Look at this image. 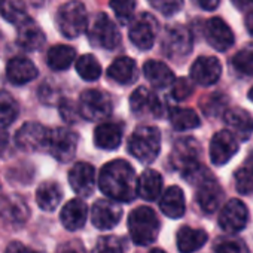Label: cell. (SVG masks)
<instances>
[{"label":"cell","instance_id":"1","mask_svg":"<svg viewBox=\"0 0 253 253\" xmlns=\"http://www.w3.org/2000/svg\"><path fill=\"white\" fill-rule=\"evenodd\" d=\"M100 191L113 201L130 203L137 197V177L130 163L113 160L98 174Z\"/></svg>","mask_w":253,"mask_h":253},{"label":"cell","instance_id":"2","mask_svg":"<svg viewBox=\"0 0 253 253\" xmlns=\"http://www.w3.org/2000/svg\"><path fill=\"white\" fill-rule=\"evenodd\" d=\"M128 231L137 246H149L158 237L160 219L151 207L140 206L128 216Z\"/></svg>","mask_w":253,"mask_h":253},{"label":"cell","instance_id":"3","mask_svg":"<svg viewBox=\"0 0 253 253\" xmlns=\"http://www.w3.org/2000/svg\"><path fill=\"white\" fill-rule=\"evenodd\" d=\"M130 154L140 163L149 164L157 160L161 151V133L157 126H139L128 140Z\"/></svg>","mask_w":253,"mask_h":253},{"label":"cell","instance_id":"4","mask_svg":"<svg viewBox=\"0 0 253 253\" xmlns=\"http://www.w3.org/2000/svg\"><path fill=\"white\" fill-rule=\"evenodd\" d=\"M57 26L61 35L67 39H75L86 30V9L85 6L72 0L64 3L57 14Z\"/></svg>","mask_w":253,"mask_h":253},{"label":"cell","instance_id":"5","mask_svg":"<svg viewBox=\"0 0 253 253\" xmlns=\"http://www.w3.org/2000/svg\"><path fill=\"white\" fill-rule=\"evenodd\" d=\"M88 39L92 46L113 51L121 43V33L106 14H97L88 29Z\"/></svg>","mask_w":253,"mask_h":253},{"label":"cell","instance_id":"6","mask_svg":"<svg viewBox=\"0 0 253 253\" xmlns=\"http://www.w3.org/2000/svg\"><path fill=\"white\" fill-rule=\"evenodd\" d=\"M79 113L88 121H103L112 113V101L103 91L86 89L81 95Z\"/></svg>","mask_w":253,"mask_h":253},{"label":"cell","instance_id":"7","mask_svg":"<svg viewBox=\"0 0 253 253\" xmlns=\"http://www.w3.org/2000/svg\"><path fill=\"white\" fill-rule=\"evenodd\" d=\"M164 54L174 61L183 60L192 51V35L183 26H173L166 32L163 39Z\"/></svg>","mask_w":253,"mask_h":253},{"label":"cell","instance_id":"8","mask_svg":"<svg viewBox=\"0 0 253 253\" xmlns=\"http://www.w3.org/2000/svg\"><path fill=\"white\" fill-rule=\"evenodd\" d=\"M130 41L140 51H149L158 35V23L151 14L139 15L130 26Z\"/></svg>","mask_w":253,"mask_h":253},{"label":"cell","instance_id":"9","mask_svg":"<svg viewBox=\"0 0 253 253\" xmlns=\"http://www.w3.org/2000/svg\"><path fill=\"white\" fill-rule=\"evenodd\" d=\"M78 148V134L67 130V128H55L49 131V140H48V151L51 155L61 161L67 163L70 161Z\"/></svg>","mask_w":253,"mask_h":253},{"label":"cell","instance_id":"10","mask_svg":"<svg viewBox=\"0 0 253 253\" xmlns=\"http://www.w3.org/2000/svg\"><path fill=\"white\" fill-rule=\"evenodd\" d=\"M49 131L38 122H27L15 134V143L21 151H42L48 148Z\"/></svg>","mask_w":253,"mask_h":253},{"label":"cell","instance_id":"11","mask_svg":"<svg viewBox=\"0 0 253 253\" xmlns=\"http://www.w3.org/2000/svg\"><path fill=\"white\" fill-rule=\"evenodd\" d=\"M249 222V210L240 200H229L219 213V225L228 234H237L246 228Z\"/></svg>","mask_w":253,"mask_h":253},{"label":"cell","instance_id":"12","mask_svg":"<svg viewBox=\"0 0 253 253\" xmlns=\"http://www.w3.org/2000/svg\"><path fill=\"white\" fill-rule=\"evenodd\" d=\"M201 148L194 137H183L176 142L171 152V164L180 171H186L191 167L200 164Z\"/></svg>","mask_w":253,"mask_h":253},{"label":"cell","instance_id":"13","mask_svg":"<svg viewBox=\"0 0 253 253\" xmlns=\"http://www.w3.org/2000/svg\"><path fill=\"white\" fill-rule=\"evenodd\" d=\"M204 36L209 45L219 52L228 51L235 42V36L231 27L222 18H217V17H213L206 23Z\"/></svg>","mask_w":253,"mask_h":253},{"label":"cell","instance_id":"14","mask_svg":"<svg viewBox=\"0 0 253 253\" xmlns=\"http://www.w3.org/2000/svg\"><path fill=\"white\" fill-rule=\"evenodd\" d=\"M195 186H197L195 198H197V204L200 206V209L207 214L214 213L219 209L222 198H223V191L219 182L210 174L209 177H206Z\"/></svg>","mask_w":253,"mask_h":253},{"label":"cell","instance_id":"15","mask_svg":"<svg viewBox=\"0 0 253 253\" xmlns=\"http://www.w3.org/2000/svg\"><path fill=\"white\" fill-rule=\"evenodd\" d=\"M237 152H238V142L231 131L222 130L211 137L210 160L214 166L226 164Z\"/></svg>","mask_w":253,"mask_h":253},{"label":"cell","instance_id":"16","mask_svg":"<svg viewBox=\"0 0 253 253\" xmlns=\"http://www.w3.org/2000/svg\"><path fill=\"white\" fill-rule=\"evenodd\" d=\"M122 217V209L112 200H98L91 210V222L95 228L107 231L115 228Z\"/></svg>","mask_w":253,"mask_h":253},{"label":"cell","instance_id":"17","mask_svg":"<svg viewBox=\"0 0 253 253\" xmlns=\"http://www.w3.org/2000/svg\"><path fill=\"white\" fill-rule=\"evenodd\" d=\"M222 76V66L216 57H198L191 67V78L201 86L214 85Z\"/></svg>","mask_w":253,"mask_h":253},{"label":"cell","instance_id":"18","mask_svg":"<svg viewBox=\"0 0 253 253\" xmlns=\"http://www.w3.org/2000/svg\"><path fill=\"white\" fill-rule=\"evenodd\" d=\"M69 183L81 197H89L95 189V170L88 163H76L69 171Z\"/></svg>","mask_w":253,"mask_h":253},{"label":"cell","instance_id":"19","mask_svg":"<svg viewBox=\"0 0 253 253\" xmlns=\"http://www.w3.org/2000/svg\"><path fill=\"white\" fill-rule=\"evenodd\" d=\"M223 119H225V124L228 125V128L231 130V133L240 140H249L252 137L253 116L247 110L241 107L229 109L225 112Z\"/></svg>","mask_w":253,"mask_h":253},{"label":"cell","instance_id":"20","mask_svg":"<svg viewBox=\"0 0 253 253\" xmlns=\"http://www.w3.org/2000/svg\"><path fill=\"white\" fill-rule=\"evenodd\" d=\"M17 42L26 51H39L45 45V33L32 18L27 17L18 24Z\"/></svg>","mask_w":253,"mask_h":253},{"label":"cell","instance_id":"21","mask_svg":"<svg viewBox=\"0 0 253 253\" xmlns=\"http://www.w3.org/2000/svg\"><path fill=\"white\" fill-rule=\"evenodd\" d=\"M130 106L131 110L136 115H152V116H160L163 112L161 101L158 97L148 88L140 86L137 88L131 97H130Z\"/></svg>","mask_w":253,"mask_h":253},{"label":"cell","instance_id":"22","mask_svg":"<svg viewBox=\"0 0 253 253\" xmlns=\"http://www.w3.org/2000/svg\"><path fill=\"white\" fill-rule=\"evenodd\" d=\"M86 217H88V206L81 198H75L66 203L60 213L61 223L69 231H78L84 228Z\"/></svg>","mask_w":253,"mask_h":253},{"label":"cell","instance_id":"23","mask_svg":"<svg viewBox=\"0 0 253 253\" xmlns=\"http://www.w3.org/2000/svg\"><path fill=\"white\" fill-rule=\"evenodd\" d=\"M0 217L14 226L23 225L29 219V207L20 197L0 198Z\"/></svg>","mask_w":253,"mask_h":253},{"label":"cell","instance_id":"24","mask_svg":"<svg viewBox=\"0 0 253 253\" xmlns=\"http://www.w3.org/2000/svg\"><path fill=\"white\" fill-rule=\"evenodd\" d=\"M6 76L12 84L24 85L38 76V67L26 57H14L8 63Z\"/></svg>","mask_w":253,"mask_h":253},{"label":"cell","instance_id":"25","mask_svg":"<svg viewBox=\"0 0 253 253\" xmlns=\"http://www.w3.org/2000/svg\"><path fill=\"white\" fill-rule=\"evenodd\" d=\"M160 209L161 211L171 217V219H179L185 214L186 210V203H185V194L179 186H170L166 189L160 200Z\"/></svg>","mask_w":253,"mask_h":253},{"label":"cell","instance_id":"26","mask_svg":"<svg viewBox=\"0 0 253 253\" xmlns=\"http://www.w3.org/2000/svg\"><path fill=\"white\" fill-rule=\"evenodd\" d=\"M107 75L112 81L121 85L133 84L137 79L136 61L131 60L130 57H119L110 64V67L107 69Z\"/></svg>","mask_w":253,"mask_h":253},{"label":"cell","instance_id":"27","mask_svg":"<svg viewBox=\"0 0 253 253\" xmlns=\"http://www.w3.org/2000/svg\"><path fill=\"white\" fill-rule=\"evenodd\" d=\"M163 191V176L155 170H145L137 179V195L146 201H155Z\"/></svg>","mask_w":253,"mask_h":253},{"label":"cell","instance_id":"28","mask_svg":"<svg viewBox=\"0 0 253 253\" xmlns=\"http://www.w3.org/2000/svg\"><path fill=\"white\" fill-rule=\"evenodd\" d=\"M122 140V130L118 124L103 122L94 131V142L95 146L106 151H113L121 145Z\"/></svg>","mask_w":253,"mask_h":253},{"label":"cell","instance_id":"29","mask_svg":"<svg viewBox=\"0 0 253 253\" xmlns=\"http://www.w3.org/2000/svg\"><path fill=\"white\" fill-rule=\"evenodd\" d=\"M207 232L191 226H182L177 232V249L180 253H194L207 243Z\"/></svg>","mask_w":253,"mask_h":253},{"label":"cell","instance_id":"30","mask_svg":"<svg viewBox=\"0 0 253 253\" xmlns=\"http://www.w3.org/2000/svg\"><path fill=\"white\" fill-rule=\"evenodd\" d=\"M143 73H145L146 79L155 88H167L174 81V75H173L171 69L167 64H164L161 61H155V60H149L145 63Z\"/></svg>","mask_w":253,"mask_h":253},{"label":"cell","instance_id":"31","mask_svg":"<svg viewBox=\"0 0 253 253\" xmlns=\"http://www.w3.org/2000/svg\"><path fill=\"white\" fill-rule=\"evenodd\" d=\"M61 197H63L61 188L55 182H43L38 188V191H36L38 206L43 211H52V210H55L58 207L60 201H61Z\"/></svg>","mask_w":253,"mask_h":253},{"label":"cell","instance_id":"32","mask_svg":"<svg viewBox=\"0 0 253 253\" xmlns=\"http://www.w3.org/2000/svg\"><path fill=\"white\" fill-rule=\"evenodd\" d=\"M170 122L179 131L194 130L201 124L197 112L189 107H173L170 112Z\"/></svg>","mask_w":253,"mask_h":253},{"label":"cell","instance_id":"33","mask_svg":"<svg viewBox=\"0 0 253 253\" xmlns=\"http://www.w3.org/2000/svg\"><path fill=\"white\" fill-rule=\"evenodd\" d=\"M76 57V51L67 45H55L48 52V66L52 70H67Z\"/></svg>","mask_w":253,"mask_h":253},{"label":"cell","instance_id":"34","mask_svg":"<svg viewBox=\"0 0 253 253\" xmlns=\"http://www.w3.org/2000/svg\"><path fill=\"white\" fill-rule=\"evenodd\" d=\"M234 179H235V188L241 195L253 194V152L238 167V170L234 174Z\"/></svg>","mask_w":253,"mask_h":253},{"label":"cell","instance_id":"35","mask_svg":"<svg viewBox=\"0 0 253 253\" xmlns=\"http://www.w3.org/2000/svg\"><path fill=\"white\" fill-rule=\"evenodd\" d=\"M20 113L17 100L6 91H0V128L9 126Z\"/></svg>","mask_w":253,"mask_h":253},{"label":"cell","instance_id":"36","mask_svg":"<svg viewBox=\"0 0 253 253\" xmlns=\"http://www.w3.org/2000/svg\"><path fill=\"white\" fill-rule=\"evenodd\" d=\"M232 67L243 76H253V43H247L232 57Z\"/></svg>","mask_w":253,"mask_h":253},{"label":"cell","instance_id":"37","mask_svg":"<svg viewBox=\"0 0 253 253\" xmlns=\"http://www.w3.org/2000/svg\"><path fill=\"white\" fill-rule=\"evenodd\" d=\"M76 72L85 81H97L101 75V66L94 55L85 54L76 61Z\"/></svg>","mask_w":253,"mask_h":253},{"label":"cell","instance_id":"38","mask_svg":"<svg viewBox=\"0 0 253 253\" xmlns=\"http://www.w3.org/2000/svg\"><path fill=\"white\" fill-rule=\"evenodd\" d=\"M214 252L216 253H250L247 244L237 237L226 235L219 237L214 241Z\"/></svg>","mask_w":253,"mask_h":253},{"label":"cell","instance_id":"39","mask_svg":"<svg viewBox=\"0 0 253 253\" xmlns=\"http://www.w3.org/2000/svg\"><path fill=\"white\" fill-rule=\"evenodd\" d=\"M0 12H2L5 20H8L12 24H20L27 18V12L21 0H8V2L3 3Z\"/></svg>","mask_w":253,"mask_h":253},{"label":"cell","instance_id":"40","mask_svg":"<svg viewBox=\"0 0 253 253\" xmlns=\"http://www.w3.org/2000/svg\"><path fill=\"white\" fill-rule=\"evenodd\" d=\"M110 8L122 24H128L134 15L136 0H110Z\"/></svg>","mask_w":253,"mask_h":253},{"label":"cell","instance_id":"41","mask_svg":"<svg viewBox=\"0 0 253 253\" xmlns=\"http://www.w3.org/2000/svg\"><path fill=\"white\" fill-rule=\"evenodd\" d=\"M94 253H124V247L118 237L104 235L97 241Z\"/></svg>","mask_w":253,"mask_h":253},{"label":"cell","instance_id":"42","mask_svg":"<svg viewBox=\"0 0 253 253\" xmlns=\"http://www.w3.org/2000/svg\"><path fill=\"white\" fill-rule=\"evenodd\" d=\"M194 92V85L191 84L189 79L186 78H179L176 81H173L171 84V95L174 100L177 101H183L186 98H189Z\"/></svg>","mask_w":253,"mask_h":253},{"label":"cell","instance_id":"43","mask_svg":"<svg viewBox=\"0 0 253 253\" xmlns=\"http://www.w3.org/2000/svg\"><path fill=\"white\" fill-rule=\"evenodd\" d=\"M149 2L158 12L167 17L174 15L183 6V0H149Z\"/></svg>","mask_w":253,"mask_h":253},{"label":"cell","instance_id":"44","mask_svg":"<svg viewBox=\"0 0 253 253\" xmlns=\"http://www.w3.org/2000/svg\"><path fill=\"white\" fill-rule=\"evenodd\" d=\"M60 115L63 116V119L69 124L76 122V119L81 116L79 113V107H76V104L70 100H64L60 104Z\"/></svg>","mask_w":253,"mask_h":253},{"label":"cell","instance_id":"45","mask_svg":"<svg viewBox=\"0 0 253 253\" xmlns=\"http://www.w3.org/2000/svg\"><path fill=\"white\" fill-rule=\"evenodd\" d=\"M6 253H36L33 249L24 246L23 243L20 241H12L9 243V246L6 247Z\"/></svg>","mask_w":253,"mask_h":253},{"label":"cell","instance_id":"46","mask_svg":"<svg viewBox=\"0 0 253 253\" xmlns=\"http://www.w3.org/2000/svg\"><path fill=\"white\" fill-rule=\"evenodd\" d=\"M192 2L204 11H214L219 6L220 0H192Z\"/></svg>","mask_w":253,"mask_h":253},{"label":"cell","instance_id":"47","mask_svg":"<svg viewBox=\"0 0 253 253\" xmlns=\"http://www.w3.org/2000/svg\"><path fill=\"white\" fill-rule=\"evenodd\" d=\"M231 2L234 3L235 8L244 11V9H249L253 6V0H231Z\"/></svg>","mask_w":253,"mask_h":253},{"label":"cell","instance_id":"48","mask_svg":"<svg viewBox=\"0 0 253 253\" xmlns=\"http://www.w3.org/2000/svg\"><path fill=\"white\" fill-rule=\"evenodd\" d=\"M6 148H8V136L5 131H0V155H3Z\"/></svg>","mask_w":253,"mask_h":253},{"label":"cell","instance_id":"49","mask_svg":"<svg viewBox=\"0 0 253 253\" xmlns=\"http://www.w3.org/2000/svg\"><path fill=\"white\" fill-rule=\"evenodd\" d=\"M246 29H247V32L253 36V11H250V12L246 15Z\"/></svg>","mask_w":253,"mask_h":253},{"label":"cell","instance_id":"50","mask_svg":"<svg viewBox=\"0 0 253 253\" xmlns=\"http://www.w3.org/2000/svg\"><path fill=\"white\" fill-rule=\"evenodd\" d=\"M149 253H166L164 250H161V249H152Z\"/></svg>","mask_w":253,"mask_h":253},{"label":"cell","instance_id":"51","mask_svg":"<svg viewBox=\"0 0 253 253\" xmlns=\"http://www.w3.org/2000/svg\"><path fill=\"white\" fill-rule=\"evenodd\" d=\"M61 253H78L76 250H73V249H64Z\"/></svg>","mask_w":253,"mask_h":253},{"label":"cell","instance_id":"52","mask_svg":"<svg viewBox=\"0 0 253 253\" xmlns=\"http://www.w3.org/2000/svg\"><path fill=\"white\" fill-rule=\"evenodd\" d=\"M249 98L253 101V86H252V88H250V91H249Z\"/></svg>","mask_w":253,"mask_h":253},{"label":"cell","instance_id":"53","mask_svg":"<svg viewBox=\"0 0 253 253\" xmlns=\"http://www.w3.org/2000/svg\"><path fill=\"white\" fill-rule=\"evenodd\" d=\"M5 2H6V0H0V9H2V6H3Z\"/></svg>","mask_w":253,"mask_h":253}]
</instances>
